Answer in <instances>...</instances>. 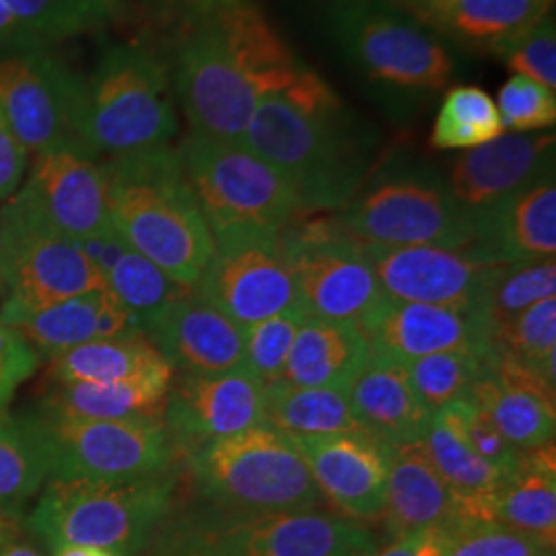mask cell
<instances>
[{
    "mask_svg": "<svg viewBox=\"0 0 556 556\" xmlns=\"http://www.w3.org/2000/svg\"><path fill=\"white\" fill-rule=\"evenodd\" d=\"M114 229L140 256L194 289L215 256V238L169 144L101 160Z\"/></svg>",
    "mask_w": 556,
    "mask_h": 556,
    "instance_id": "1",
    "label": "cell"
},
{
    "mask_svg": "<svg viewBox=\"0 0 556 556\" xmlns=\"http://www.w3.org/2000/svg\"><path fill=\"white\" fill-rule=\"evenodd\" d=\"M243 147L270 163L298 194L301 215L342 211L376 165V135L338 100L299 110L282 96L260 98Z\"/></svg>",
    "mask_w": 556,
    "mask_h": 556,
    "instance_id": "2",
    "label": "cell"
},
{
    "mask_svg": "<svg viewBox=\"0 0 556 556\" xmlns=\"http://www.w3.org/2000/svg\"><path fill=\"white\" fill-rule=\"evenodd\" d=\"M176 486L174 468L124 480L48 478L25 526L50 553L93 546L137 556L172 514Z\"/></svg>",
    "mask_w": 556,
    "mask_h": 556,
    "instance_id": "3",
    "label": "cell"
},
{
    "mask_svg": "<svg viewBox=\"0 0 556 556\" xmlns=\"http://www.w3.org/2000/svg\"><path fill=\"white\" fill-rule=\"evenodd\" d=\"M330 31L361 79L400 114L456 77L450 46L392 0H334Z\"/></svg>",
    "mask_w": 556,
    "mask_h": 556,
    "instance_id": "4",
    "label": "cell"
},
{
    "mask_svg": "<svg viewBox=\"0 0 556 556\" xmlns=\"http://www.w3.org/2000/svg\"><path fill=\"white\" fill-rule=\"evenodd\" d=\"M338 225L374 245H438L459 250L475 238L472 211L457 202L429 161L396 149L374 165Z\"/></svg>",
    "mask_w": 556,
    "mask_h": 556,
    "instance_id": "5",
    "label": "cell"
},
{
    "mask_svg": "<svg viewBox=\"0 0 556 556\" xmlns=\"http://www.w3.org/2000/svg\"><path fill=\"white\" fill-rule=\"evenodd\" d=\"M186 466L202 505L236 516H268L324 507L293 439L270 425L190 452Z\"/></svg>",
    "mask_w": 556,
    "mask_h": 556,
    "instance_id": "6",
    "label": "cell"
},
{
    "mask_svg": "<svg viewBox=\"0 0 556 556\" xmlns=\"http://www.w3.org/2000/svg\"><path fill=\"white\" fill-rule=\"evenodd\" d=\"M178 132L169 75L161 60L139 46L110 48L85 79L80 149L108 160L163 147Z\"/></svg>",
    "mask_w": 556,
    "mask_h": 556,
    "instance_id": "7",
    "label": "cell"
},
{
    "mask_svg": "<svg viewBox=\"0 0 556 556\" xmlns=\"http://www.w3.org/2000/svg\"><path fill=\"white\" fill-rule=\"evenodd\" d=\"M161 555L374 556L378 542L355 519L312 511L236 516L200 503L161 540Z\"/></svg>",
    "mask_w": 556,
    "mask_h": 556,
    "instance_id": "8",
    "label": "cell"
},
{
    "mask_svg": "<svg viewBox=\"0 0 556 556\" xmlns=\"http://www.w3.org/2000/svg\"><path fill=\"white\" fill-rule=\"evenodd\" d=\"M179 153L215 243L280 236L301 215L293 186L248 147L190 132Z\"/></svg>",
    "mask_w": 556,
    "mask_h": 556,
    "instance_id": "9",
    "label": "cell"
},
{
    "mask_svg": "<svg viewBox=\"0 0 556 556\" xmlns=\"http://www.w3.org/2000/svg\"><path fill=\"white\" fill-rule=\"evenodd\" d=\"M48 478L124 480L167 472L176 447L161 417H59L31 408L17 415Z\"/></svg>",
    "mask_w": 556,
    "mask_h": 556,
    "instance_id": "10",
    "label": "cell"
},
{
    "mask_svg": "<svg viewBox=\"0 0 556 556\" xmlns=\"http://www.w3.org/2000/svg\"><path fill=\"white\" fill-rule=\"evenodd\" d=\"M299 217L280 231L278 243L301 309L307 318L365 324L388 301L365 243L337 219Z\"/></svg>",
    "mask_w": 556,
    "mask_h": 556,
    "instance_id": "11",
    "label": "cell"
},
{
    "mask_svg": "<svg viewBox=\"0 0 556 556\" xmlns=\"http://www.w3.org/2000/svg\"><path fill=\"white\" fill-rule=\"evenodd\" d=\"M85 79L46 43L0 52V116L27 153L79 144Z\"/></svg>",
    "mask_w": 556,
    "mask_h": 556,
    "instance_id": "12",
    "label": "cell"
},
{
    "mask_svg": "<svg viewBox=\"0 0 556 556\" xmlns=\"http://www.w3.org/2000/svg\"><path fill=\"white\" fill-rule=\"evenodd\" d=\"M0 287L7 307H40L105 287L100 273L66 238L7 202L0 211Z\"/></svg>",
    "mask_w": 556,
    "mask_h": 556,
    "instance_id": "13",
    "label": "cell"
},
{
    "mask_svg": "<svg viewBox=\"0 0 556 556\" xmlns=\"http://www.w3.org/2000/svg\"><path fill=\"white\" fill-rule=\"evenodd\" d=\"M174 85L192 135L243 144L260 96L229 54L208 4L179 43Z\"/></svg>",
    "mask_w": 556,
    "mask_h": 556,
    "instance_id": "14",
    "label": "cell"
},
{
    "mask_svg": "<svg viewBox=\"0 0 556 556\" xmlns=\"http://www.w3.org/2000/svg\"><path fill=\"white\" fill-rule=\"evenodd\" d=\"M215 245V256L192 291L241 330L301 307L278 236H241Z\"/></svg>",
    "mask_w": 556,
    "mask_h": 556,
    "instance_id": "15",
    "label": "cell"
},
{
    "mask_svg": "<svg viewBox=\"0 0 556 556\" xmlns=\"http://www.w3.org/2000/svg\"><path fill=\"white\" fill-rule=\"evenodd\" d=\"M163 422L176 454L233 438L264 422V383L243 367L208 376H174Z\"/></svg>",
    "mask_w": 556,
    "mask_h": 556,
    "instance_id": "16",
    "label": "cell"
},
{
    "mask_svg": "<svg viewBox=\"0 0 556 556\" xmlns=\"http://www.w3.org/2000/svg\"><path fill=\"white\" fill-rule=\"evenodd\" d=\"M388 299L406 303L484 307L498 266L478 262L466 248L365 243Z\"/></svg>",
    "mask_w": 556,
    "mask_h": 556,
    "instance_id": "17",
    "label": "cell"
},
{
    "mask_svg": "<svg viewBox=\"0 0 556 556\" xmlns=\"http://www.w3.org/2000/svg\"><path fill=\"white\" fill-rule=\"evenodd\" d=\"M9 202L71 239L112 227L101 163L77 147L36 155L25 184Z\"/></svg>",
    "mask_w": 556,
    "mask_h": 556,
    "instance_id": "18",
    "label": "cell"
},
{
    "mask_svg": "<svg viewBox=\"0 0 556 556\" xmlns=\"http://www.w3.org/2000/svg\"><path fill=\"white\" fill-rule=\"evenodd\" d=\"M374 357L396 363L472 351L493 353V319L482 307H452L429 303H406L388 299L378 312L361 324Z\"/></svg>",
    "mask_w": 556,
    "mask_h": 556,
    "instance_id": "19",
    "label": "cell"
},
{
    "mask_svg": "<svg viewBox=\"0 0 556 556\" xmlns=\"http://www.w3.org/2000/svg\"><path fill=\"white\" fill-rule=\"evenodd\" d=\"M321 497L355 521H378L386 511L390 447L367 433L291 438Z\"/></svg>",
    "mask_w": 556,
    "mask_h": 556,
    "instance_id": "20",
    "label": "cell"
},
{
    "mask_svg": "<svg viewBox=\"0 0 556 556\" xmlns=\"http://www.w3.org/2000/svg\"><path fill=\"white\" fill-rule=\"evenodd\" d=\"M475 238L466 248L478 262L505 266L556 254L555 176L472 211Z\"/></svg>",
    "mask_w": 556,
    "mask_h": 556,
    "instance_id": "21",
    "label": "cell"
},
{
    "mask_svg": "<svg viewBox=\"0 0 556 556\" xmlns=\"http://www.w3.org/2000/svg\"><path fill=\"white\" fill-rule=\"evenodd\" d=\"M466 400L489 415L517 452L555 441V386L497 349L486 358Z\"/></svg>",
    "mask_w": 556,
    "mask_h": 556,
    "instance_id": "22",
    "label": "cell"
},
{
    "mask_svg": "<svg viewBox=\"0 0 556 556\" xmlns=\"http://www.w3.org/2000/svg\"><path fill=\"white\" fill-rule=\"evenodd\" d=\"M144 337L174 374L208 376L241 367L243 330L190 291L144 324Z\"/></svg>",
    "mask_w": 556,
    "mask_h": 556,
    "instance_id": "23",
    "label": "cell"
},
{
    "mask_svg": "<svg viewBox=\"0 0 556 556\" xmlns=\"http://www.w3.org/2000/svg\"><path fill=\"white\" fill-rule=\"evenodd\" d=\"M447 46L503 56L555 0H392Z\"/></svg>",
    "mask_w": 556,
    "mask_h": 556,
    "instance_id": "24",
    "label": "cell"
},
{
    "mask_svg": "<svg viewBox=\"0 0 556 556\" xmlns=\"http://www.w3.org/2000/svg\"><path fill=\"white\" fill-rule=\"evenodd\" d=\"M0 321L20 330L38 355L46 358L93 340L144 334L142 321L105 287L40 307L2 305Z\"/></svg>",
    "mask_w": 556,
    "mask_h": 556,
    "instance_id": "25",
    "label": "cell"
},
{
    "mask_svg": "<svg viewBox=\"0 0 556 556\" xmlns=\"http://www.w3.org/2000/svg\"><path fill=\"white\" fill-rule=\"evenodd\" d=\"M548 176H555L553 132H503L462 153L445 179L457 202L477 211Z\"/></svg>",
    "mask_w": 556,
    "mask_h": 556,
    "instance_id": "26",
    "label": "cell"
},
{
    "mask_svg": "<svg viewBox=\"0 0 556 556\" xmlns=\"http://www.w3.org/2000/svg\"><path fill=\"white\" fill-rule=\"evenodd\" d=\"M383 519L392 540L445 532L462 519L459 498L439 475L422 443L390 447Z\"/></svg>",
    "mask_w": 556,
    "mask_h": 556,
    "instance_id": "27",
    "label": "cell"
},
{
    "mask_svg": "<svg viewBox=\"0 0 556 556\" xmlns=\"http://www.w3.org/2000/svg\"><path fill=\"white\" fill-rule=\"evenodd\" d=\"M349 402L361 429L388 447L422 443L433 420L415 394L406 367L374 355L349 388Z\"/></svg>",
    "mask_w": 556,
    "mask_h": 556,
    "instance_id": "28",
    "label": "cell"
},
{
    "mask_svg": "<svg viewBox=\"0 0 556 556\" xmlns=\"http://www.w3.org/2000/svg\"><path fill=\"white\" fill-rule=\"evenodd\" d=\"M208 11L241 75L260 98L287 91L303 75L291 48L245 0H208Z\"/></svg>",
    "mask_w": 556,
    "mask_h": 556,
    "instance_id": "29",
    "label": "cell"
},
{
    "mask_svg": "<svg viewBox=\"0 0 556 556\" xmlns=\"http://www.w3.org/2000/svg\"><path fill=\"white\" fill-rule=\"evenodd\" d=\"M369 361L371 346L358 324L307 318L280 379L303 388L349 390Z\"/></svg>",
    "mask_w": 556,
    "mask_h": 556,
    "instance_id": "30",
    "label": "cell"
},
{
    "mask_svg": "<svg viewBox=\"0 0 556 556\" xmlns=\"http://www.w3.org/2000/svg\"><path fill=\"white\" fill-rule=\"evenodd\" d=\"M425 452L435 464L439 475L454 489L462 519H486V503L497 493L511 472H505L477 454L466 438L457 400L433 415L422 439Z\"/></svg>",
    "mask_w": 556,
    "mask_h": 556,
    "instance_id": "31",
    "label": "cell"
},
{
    "mask_svg": "<svg viewBox=\"0 0 556 556\" xmlns=\"http://www.w3.org/2000/svg\"><path fill=\"white\" fill-rule=\"evenodd\" d=\"M486 519L514 528L555 548V441L530 452H521L511 475L489 498Z\"/></svg>",
    "mask_w": 556,
    "mask_h": 556,
    "instance_id": "32",
    "label": "cell"
},
{
    "mask_svg": "<svg viewBox=\"0 0 556 556\" xmlns=\"http://www.w3.org/2000/svg\"><path fill=\"white\" fill-rule=\"evenodd\" d=\"M174 376V371H163L119 383L46 381L34 408L59 417L100 420L161 417Z\"/></svg>",
    "mask_w": 556,
    "mask_h": 556,
    "instance_id": "33",
    "label": "cell"
},
{
    "mask_svg": "<svg viewBox=\"0 0 556 556\" xmlns=\"http://www.w3.org/2000/svg\"><path fill=\"white\" fill-rule=\"evenodd\" d=\"M174 371L144 334L105 338L75 346L48 358L46 381L60 383H119Z\"/></svg>",
    "mask_w": 556,
    "mask_h": 556,
    "instance_id": "34",
    "label": "cell"
},
{
    "mask_svg": "<svg viewBox=\"0 0 556 556\" xmlns=\"http://www.w3.org/2000/svg\"><path fill=\"white\" fill-rule=\"evenodd\" d=\"M264 422L287 438L365 433L353 415L349 390L303 388L282 379L264 386Z\"/></svg>",
    "mask_w": 556,
    "mask_h": 556,
    "instance_id": "35",
    "label": "cell"
},
{
    "mask_svg": "<svg viewBox=\"0 0 556 556\" xmlns=\"http://www.w3.org/2000/svg\"><path fill=\"white\" fill-rule=\"evenodd\" d=\"M46 480L43 464L20 417L0 408V519L21 521Z\"/></svg>",
    "mask_w": 556,
    "mask_h": 556,
    "instance_id": "36",
    "label": "cell"
},
{
    "mask_svg": "<svg viewBox=\"0 0 556 556\" xmlns=\"http://www.w3.org/2000/svg\"><path fill=\"white\" fill-rule=\"evenodd\" d=\"M505 132L497 103L480 87L459 85L445 93L433 126L435 149H475Z\"/></svg>",
    "mask_w": 556,
    "mask_h": 556,
    "instance_id": "37",
    "label": "cell"
},
{
    "mask_svg": "<svg viewBox=\"0 0 556 556\" xmlns=\"http://www.w3.org/2000/svg\"><path fill=\"white\" fill-rule=\"evenodd\" d=\"M493 344L556 386V298L542 299L516 318L497 324Z\"/></svg>",
    "mask_w": 556,
    "mask_h": 556,
    "instance_id": "38",
    "label": "cell"
},
{
    "mask_svg": "<svg viewBox=\"0 0 556 556\" xmlns=\"http://www.w3.org/2000/svg\"><path fill=\"white\" fill-rule=\"evenodd\" d=\"M103 285L132 316L142 321V328L172 301L192 291L178 285L157 264L140 256L132 248L105 275Z\"/></svg>",
    "mask_w": 556,
    "mask_h": 556,
    "instance_id": "39",
    "label": "cell"
},
{
    "mask_svg": "<svg viewBox=\"0 0 556 556\" xmlns=\"http://www.w3.org/2000/svg\"><path fill=\"white\" fill-rule=\"evenodd\" d=\"M13 15L38 38L79 36L114 20L122 0H4Z\"/></svg>",
    "mask_w": 556,
    "mask_h": 556,
    "instance_id": "40",
    "label": "cell"
},
{
    "mask_svg": "<svg viewBox=\"0 0 556 556\" xmlns=\"http://www.w3.org/2000/svg\"><path fill=\"white\" fill-rule=\"evenodd\" d=\"M491 355L452 351L410 361L404 367L418 400L435 415L443 406L468 396Z\"/></svg>",
    "mask_w": 556,
    "mask_h": 556,
    "instance_id": "41",
    "label": "cell"
},
{
    "mask_svg": "<svg viewBox=\"0 0 556 556\" xmlns=\"http://www.w3.org/2000/svg\"><path fill=\"white\" fill-rule=\"evenodd\" d=\"M556 295L555 258L498 266L486 293V314L493 326L516 318L542 299Z\"/></svg>",
    "mask_w": 556,
    "mask_h": 556,
    "instance_id": "42",
    "label": "cell"
},
{
    "mask_svg": "<svg viewBox=\"0 0 556 556\" xmlns=\"http://www.w3.org/2000/svg\"><path fill=\"white\" fill-rule=\"evenodd\" d=\"M305 319V312L295 307L243 328L241 367L264 386L278 381L291 355L299 328Z\"/></svg>",
    "mask_w": 556,
    "mask_h": 556,
    "instance_id": "43",
    "label": "cell"
},
{
    "mask_svg": "<svg viewBox=\"0 0 556 556\" xmlns=\"http://www.w3.org/2000/svg\"><path fill=\"white\" fill-rule=\"evenodd\" d=\"M441 556H555V548L497 521L459 519L443 532Z\"/></svg>",
    "mask_w": 556,
    "mask_h": 556,
    "instance_id": "44",
    "label": "cell"
},
{
    "mask_svg": "<svg viewBox=\"0 0 556 556\" xmlns=\"http://www.w3.org/2000/svg\"><path fill=\"white\" fill-rule=\"evenodd\" d=\"M497 110L503 128H509L517 135L542 132L555 126V91L536 80L514 75L498 91Z\"/></svg>",
    "mask_w": 556,
    "mask_h": 556,
    "instance_id": "45",
    "label": "cell"
},
{
    "mask_svg": "<svg viewBox=\"0 0 556 556\" xmlns=\"http://www.w3.org/2000/svg\"><path fill=\"white\" fill-rule=\"evenodd\" d=\"M507 68L516 75L528 77L544 85L546 89H556V31L555 17L548 13L536 25L511 43L505 54Z\"/></svg>",
    "mask_w": 556,
    "mask_h": 556,
    "instance_id": "46",
    "label": "cell"
},
{
    "mask_svg": "<svg viewBox=\"0 0 556 556\" xmlns=\"http://www.w3.org/2000/svg\"><path fill=\"white\" fill-rule=\"evenodd\" d=\"M457 410L464 422L466 438L477 450L478 456L484 457L486 462H491L493 466H497L505 472H511L516 468L521 452H517L516 447L501 435L495 422L482 408H478L475 402L466 397L457 400Z\"/></svg>",
    "mask_w": 556,
    "mask_h": 556,
    "instance_id": "47",
    "label": "cell"
},
{
    "mask_svg": "<svg viewBox=\"0 0 556 556\" xmlns=\"http://www.w3.org/2000/svg\"><path fill=\"white\" fill-rule=\"evenodd\" d=\"M40 361L38 351L20 330L0 321V408H7L21 383L38 371Z\"/></svg>",
    "mask_w": 556,
    "mask_h": 556,
    "instance_id": "48",
    "label": "cell"
},
{
    "mask_svg": "<svg viewBox=\"0 0 556 556\" xmlns=\"http://www.w3.org/2000/svg\"><path fill=\"white\" fill-rule=\"evenodd\" d=\"M27 149L0 116V202H9L17 194L27 172Z\"/></svg>",
    "mask_w": 556,
    "mask_h": 556,
    "instance_id": "49",
    "label": "cell"
},
{
    "mask_svg": "<svg viewBox=\"0 0 556 556\" xmlns=\"http://www.w3.org/2000/svg\"><path fill=\"white\" fill-rule=\"evenodd\" d=\"M80 252L91 262V266L100 273L101 278L118 264V260L130 250V245L122 239L114 225L101 233L89 238L77 239Z\"/></svg>",
    "mask_w": 556,
    "mask_h": 556,
    "instance_id": "50",
    "label": "cell"
},
{
    "mask_svg": "<svg viewBox=\"0 0 556 556\" xmlns=\"http://www.w3.org/2000/svg\"><path fill=\"white\" fill-rule=\"evenodd\" d=\"M0 556H48L25 523L0 519Z\"/></svg>",
    "mask_w": 556,
    "mask_h": 556,
    "instance_id": "51",
    "label": "cell"
},
{
    "mask_svg": "<svg viewBox=\"0 0 556 556\" xmlns=\"http://www.w3.org/2000/svg\"><path fill=\"white\" fill-rule=\"evenodd\" d=\"M443 532H420L396 538L390 546L374 556H441Z\"/></svg>",
    "mask_w": 556,
    "mask_h": 556,
    "instance_id": "52",
    "label": "cell"
},
{
    "mask_svg": "<svg viewBox=\"0 0 556 556\" xmlns=\"http://www.w3.org/2000/svg\"><path fill=\"white\" fill-rule=\"evenodd\" d=\"M31 43H43V41L38 40V38L13 15V11L7 7L4 0H0V52H2V50L21 48V46H31Z\"/></svg>",
    "mask_w": 556,
    "mask_h": 556,
    "instance_id": "53",
    "label": "cell"
},
{
    "mask_svg": "<svg viewBox=\"0 0 556 556\" xmlns=\"http://www.w3.org/2000/svg\"><path fill=\"white\" fill-rule=\"evenodd\" d=\"M54 556H116L110 551H103V548H93V546H64L56 553H52Z\"/></svg>",
    "mask_w": 556,
    "mask_h": 556,
    "instance_id": "54",
    "label": "cell"
},
{
    "mask_svg": "<svg viewBox=\"0 0 556 556\" xmlns=\"http://www.w3.org/2000/svg\"><path fill=\"white\" fill-rule=\"evenodd\" d=\"M161 556H199V555H161Z\"/></svg>",
    "mask_w": 556,
    "mask_h": 556,
    "instance_id": "55",
    "label": "cell"
}]
</instances>
